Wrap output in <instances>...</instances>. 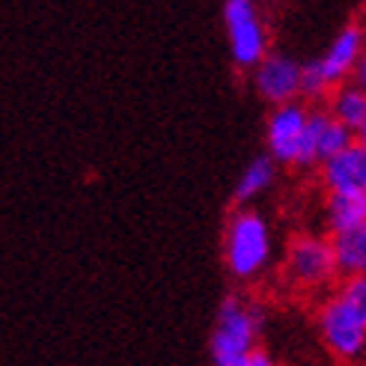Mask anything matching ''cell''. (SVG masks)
Returning <instances> with one entry per match:
<instances>
[{
  "label": "cell",
  "mask_w": 366,
  "mask_h": 366,
  "mask_svg": "<svg viewBox=\"0 0 366 366\" xmlns=\"http://www.w3.org/2000/svg\"><path fill=\"white\" fill-rule=\"evenodd\" d=\"M319 340L337 363L366 366V277H342L319 307Z\"/></svg>",
  "instance_id": "obj_1"
},
{
  "label": "cell",
  "mask_w": 366,
  "mask_h": 366,
  "mask_svg": "<svg viewBox=\"0 0 366 366\" xmlns=\"http://www.w3.org/2000/svg\"><path fill=\"white\" fill-rule=\"evenodd\" d=\"M274 256V232L262 212L242 206L229 214L224 232V262L235 280L250 283L262 277Z\"/></svg>",
  "instance_id": "obj_2"
},
{
  "label": "cell",
  "mask_w": 366,
  "mask_h": 366,
  "mask_svg": "<svg viewBox=\"0 0 366 366\" xmlns=\"http://www.w3.org/2000/svg\"><path fill=\"white\" fill-rule=\"evenodd\" d=\"M259 331H262V310L259 307H253L235 295L224 298L221 307H217L212 340H209L212 363L214 366L242 363L256 349Z\"/></svg>",
  "instance_id": "obj_3"
},
{
  "label": "cell",
  "mask_w": 366,
  "mask_h": 366,
  "mask_svg": "<svg viewBox=\"0 0 366 366\" xmlns=\"http://www.w3.org/2000/svg\"><path fill=\"white\" fill-rule=\"evenodd\" d=\"M224 27L229 57L239 69H256L271 54L268 24L256 0H224Z\"/></svg>",
  "instance_id": "obj_4"
},
{
  "label": "cell",
  "mask_w": 366,
  "mask_h": 366,
  "mask_svg": "<svg viewBox=\"0 0 366 366\" xmlns=\"http://www.w3.org/2000/svg\"><path fill=\"white\" fill-rule=\"evenodd\" d=\"M283 274H286V280L301 292H316V289L331 286L340 277L331 239H325L319 232L295 235L286 247Z\"/></svg>",
  "instance_id": "obj_5"
},
{
  "label": "cell",
  "mask_w": 366,
  "mask_h": 366,
  "mask_svg": "<svg viewBox=\"0 0 366 366\" xmlns=\"http://www.w3.org/2000/svg\"><path fill=\"white\" fill-rule=\"evenodd\" d=\"M310 107L304 102H289L280 107H271L265 119V155L283 167H298L301 143L307 132Z\"/></svg>",
  "instance_id": "obj_6"
},
{
  "label": "cell",
  "mask_w": 366,
  "mask_h": 366,
  "mask_svg": "<svg viewBox=\"0 0 366 366\" xmlns=\"http://www.w3.org/2000/svg\"><path fill=\"white\" fill-rule=\"evenodd\" d=\"M301 69L295 57L280 51H271L268 57L253 69V89L271 107H280L289 102H301Z\"/></svg>",
  "instance_id": "obj_7"
},
{
  "label": "cell",
  "mask_w": 366,
  "mask_h": 366,
  "mask_svg": "<svg viewBox=\"0 0 366 366\" xmlns=\"http://www.w3.org/2000/svg\"><path fill=\"white\" fill-rule=\"evenodd\" d=\"M352 143H355V132H349L342 122H337L325 107H310L298 167H304V170L307 167H322L327 158H334L337 152L349 149Z\"/></svg>",
  "instance_id": "obj_8"
},
{
  "label": "cell",
  "mask_w": 366,
  "mask_h": 366,
  "mask_svg": "<svg viewBox=\"0 0 366 366\" xmlns=\"http://www.w3.org/2000/svg\"><path fill=\"white\" fill-rule=\"evenodd\" d=\"M363 51H366V36H363L360 24H345L342 30H337L334 39L327 42L322 57L313 60V66L319 69V75L334 89L345 81H352Z\"/></svg>",
  "instance_id": "obj_9"
},
{
  "label": "cell",
  "mask_w": 366,
  "mask_h": 366,
  "mask_svg": "<svg viewBox=\"0 0 366 366\" xmlns=\"http://www.w3.org/2000/svg\"><path fill=\"white\" fill-rule=\"evenodd\" d=\"M319 176L327 194H366V149L352 143L349 149L327 158L319 167Z\"/></svg>",
  "instance_id": "obj_10"
},
{
  "label": "cell",
  "mask_w": 366,
  "mask_h": 366,
  "mask_svg": "<svg viewBox=\"0 0 366 366\" xmlns=\"http://www.w3.org/2000/svg\"><path fill=\"white\" fill-rule=\"evenodd\" d=\"M277 182V164H274L265 152L247 161V167L239 173V182L232 188V199L242 206H250L253 199H259L265 191H271V185Z\"/></svg>",
  "instance_id": "obj_11"
},
{
  "label": "cell",
  "mask_w": 366,
  "mask_h": 366,
  "mask_svg": "<svg viewBox=\"0 0 366 366\" xmlns=\"http://www.w3.org/2000/svg\"><path fill=\"white\" fill-rule=\"evenodd\" d=\"M340 277H366V224L331 235Z\"/></svg>",
  "instance_id": "obj_12"
},
{
  "label": "cell",
  "mask_w": 366,
  "mask_h": 366,
  "mask_svg": "<svg viewBox=\"0 0 366 366\" xmlns=\"http://www.w3.org/2000/svg\"><path fill=\"white\" fill-rule=\"evenodd\" d=\"M327 107L325 111L331 114L337 122H342L349 132H357L366 119V93L355 84V81H345L340 86L331 89V96L325 99Z\"/></svg>",
  "instance_id": "obj_13"
},
{
  "label": "cell",
  "mask_w": 366,
  "mask_h": 366,
  "mask_svg": "<svg viewBox=\"0 0 366 366\" xmlns=\"http://www.w3.org/2000/svg\"><path fill=\"white\" fill-rule=\"evenodd\" d=\"M325 224L331 235L366 224V194H327Z\"/></svg>",
  "instance_id": "obj_14"
},
{
  "label": "cell",
  "mask_w": 366,
  "mask_h": 366,
  "mask_svg": "<svg viewBox=\"0 0 366 366\" xmlns=\"http://www.w3.org/2000/svg\"><path fill=\"white\" fill-rule=\"evenodd\" d=\"M244 366H277V363H274V357H271L265 349H259V345H256V349L247 355Z\"/></svg>",
  "instance_id": "obj_15"
},
{
  "label": "cell",
  "mask_w": 366,
  "mask_h": 366,
  "mask_svg": "<svg viewBox=\"0 0 366 366\" xmlns=\"http://www.w3.org/2000/svg\"><path fill=\"white\" fill-rule=\"evenodd\" d=\"M352 81H355V84L363 89V93H366V51H363V57H360V63H357V69H355Z\"/></svg>",
  "instance_id": "obj_16"
},
{
  "label": "cell",
  "mask_w": 366,
  "mask_h": 366,
  "mask_svg": "<svg viewBox=\"0 0 366 366\" xmlns=\"http://www.w3.org/2000/svg\"><path fill=\"white\" fill-rule=\"evenodd\" d=\"M355 143H360L363 149H366V119H363V125H360L357 132H355Z\"/></svg>",
  "instance_id": "obj_17"
},
{
  "label": "cell",
  "mask_w": 366,
  "mask_h": 366,
  "mask_svg": "<svg viewBox=\"0 0 366 366\" xmlns=\"http://www.w3.org/2000/svg\"><path fill=\"white\" fill-rule=\"evenodd\" d=\"M360 30H363V36H366V18H363V24H360Z\"/></svg>",
  "instance_id": "obj_18"
},
{
  "label": "cell",
  "mask_w": 366,
  "mask_h": 366,
  "mask_svg": "<svg viewBox=\"0 0 366 366\" xmlns=\"http://www.w3.org/2000/svg\"><path fill=\"white\" fill-rule=\"evenodd\" d=\"M244 360H247V357H244ZM244 360H242V363H232V366H244Z\"/></svg>",
  "instance_id": "obj_19"
}]
</instances>
